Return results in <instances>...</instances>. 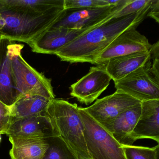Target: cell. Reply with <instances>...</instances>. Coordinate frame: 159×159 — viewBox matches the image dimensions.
Instances as JSON below:
<instances>
[{"label": "cell", "mask_w": 159, "mask_h": 159, "mask_svg": "<svg viewBox=\"0 0 159 159\" xmlns=\"http://www.w3.org/2000/svg\"><path fill=\"white\" fill-rule=\"evenodd\" d=\"M150 7L137 13L111 18L65 45L55 55L65 62L94 64L97 57L120 34L140 25L147 16Z\"/></svg>", "instance_id": "6da1fadb"}, {"label": "cell", "mask_w": 159, "mask_h": 159, "mask_svg": "<svg viewBox=\"0 0 159 159\" xmlns=\"http://www.w3.org/2000/svg\"><path fill=\"white\" fill-rule=\"evenodd\" d=\"M65 10L39 14L18 5L14 0H0V35L12 41L28 43L53 25Z\"/></svg>", "instance_id": "7a4b0ae2"}, {"label": "cell", "mask_w": 159, "mask_h": 159, "mask_svg": "<svg viewBox=\"0 0 159 159\" xmlns=\"http://www.w3.org/2000/svg\"><path fill=\"white\" fill-rule=\"evenodd\" d=\"M45 112L52 120L57 134L69 146L78 159H91L85 144L79 107L66 100H51Z\"/></svg>", "instance_id": "3957f363"}, {"label": "cell", "mask_w": 159, "mask_h": 159, "mask_svg": "<svg viewBox=\"0 0 159 159\" xmlns=\"http://www.w3.org/2000/svg\"><path fill=\"white\" fill-rule=\"evenodd\" d=\"M23 44L16 43L12 57V69L16 89L21 95L37 94L55 98L51 80L37 71L21 54Z\"/></svg>", "instance_id": "277c9868"}, {"label": "cell", "mask_w": 159, "mask_h": 159, "mask_svg": "<svg viewBox=\"0 0 159 159\" xmlns=\"http://www.w3.org/2000/svg\"><path fill=\"white\" fill-rule=\"evenodd\" d=\"M84 134L91 159H126L121 145L112 134L79 107Z\"/></svg>", "instance_id": "5b68a950"}, {"label": "cell", "mask_w": 159, "mask_h": 159, "mask_svg": "<svg viewBox=\"0 0 159 159\" xmlns=\"http://www.w3.org/2000/svg\"><path fill=\"white\" fill-rule=\"evenodd\" d=\"M114 82L116 90L140 102L159 99V73L152 67L151 57L144 66Z\"/></svg>", "instance_id": "8992f818"}, {"label": "cell", "mask_w": 159, "mask_h": 159, "mask_svg": "<svg viewBox=\"0 0 159 159\" xmlns=\"http://www.w3.org/2000/svg\"><path fill=\"white\" fill-rule=\"evenodd\" d=\"M141 103L127 94L116 90L112 94L97 99L84 110L107 130L123 112Z\"/></svg>", "instance_id": "52a82bcc"}, {"label": "cell", "mask_w": 159, "mask_h": 159, "mask_svg": "<svg viewBox=\"0 0 159 159\" xmlns=\"http://www.w3.org/2000/svg\"><path fill=\"white\" fill-rule=\"evenodd\" d=\"M131 1L129 0L127 3L119 6L65 10L61 17L51 27H63L74 30L91 27L114 17L119 11Z\"/></svg>", "instance_id": "ba28073f"}, {"label": "cell", "mask_w": 159, "mask_h": 159, "mask_svg": "<svg viewBox=\"0 0 159 159\" xmlns=\"http://www.w3.org/2000/svg\"><path fill=\"white\" fill-rule=\"evenodd\" d=\"M137 27L130 28L120 34L97 57L94 64L105 65L115 57L150 51L152 45L144 35L136 30Z\"/></svg>", "instance_id": "9c48e42d"}, {"label": "cell", "mask_w": 159, "mask_h": 159, "mask_svg": "<svg viewBox=\"0 0 159 159\" xmlns=\"http://www.w3.org/2000/svg\"><path fill=\"white\" fill-rule=\"evenodd\" d=\"M111 80L105 65L91 67L87 74L70 86V96L82 104L90 105L107 88Z\"/></svg>", "instance_id": "30bf717a"}, {"label": "cell", "mask_w": 159, "mask_h": 159, "mask_svg": "<svg viewBox=\"0 0 159 159\" xmlns=\"http://www.w3.org/2000/svg\"><path fill=\"white\" fill-rule=\"evenodd\" d=\"M106 22L91 27L80 30L70 29L63 27H51L27 44L31 47V50L34 52L55 55L59 49L81 35L99 26Z\"/></svg>", "instance_id": "8fae6325"}, {"label": "cell", "mask_w": 159, "mask_h": 159, "mask_svg": "<svg viewBox=\"0 0 159 159\" xmlns=\"http://www.w3.org/2000/svg\"><path fill=\"white\" fill-rule=\"evenodd\" d=\"M6 134L9 137L46 139L57 136L52 120L45 111L17 119H11Z\"/></svg>", "instance_id": "7c38bea8"}, {"label": "cell", "mask_w": 159, "mask_h": 159, "mask_svg": "<svg viewBox=\"0 0 159 159\" xmlns=\"http://www.w3.org/2000/svg\"><path fill=\"white\" fill-rule=\"evenodd\" d=\"M15 44V42L6 38L0 40V101L9 107L20 97L12 69V57Z\"/></svg>", "instance_id": "4fadbf2b"}, {"label": "cell", "mask_w": 159, "mask_h": 159, "mask_svg": "<svg viewBox=\"0 0 159 159\" xmlns=\"http://www.w3.org/2000/svg\"><path fill=\"white\" fill-rule=\"evenodd\" d=\"M141 112L131 134L132 142L149 139L159 144V99L141 102Z\"/></svg>", "instance_id": "5bb4252c"}, {"label": "cell", "mask_w": 159, "mask_h": 159, "mask_svg": "<svg viewBox=\"0 0 159 159\" xmlns=\"http://www.w3.org/2000/svg\"><path fill=\"white\" fill-rule=\"evenodd\" d=\"M150 57L151 50L131 54L111 59L105 64V67L111 80L117 81L144 66Z\"/></svg>", "instance_id": "9a60e30c"}, {"label": "cell", "mask_w": 159, "mask_h": 159, "mask_svg": "<svg viewBox=\"0 0 159 159\" xmlns=\"http://www.w3.org/2000/svg\"><path fill=\"white\" fill-rule=\"evenodd\" d=\"M141 103L120 114L107 131L121 146H132L134 143L131 134L137 122L141 112Z\"/></svg>", "instance_id": "2e32d148"}, {"label": "cell", "mask_w": 159, "mask_h": 159, "mask_svg": "<svg viewBox=\"0 0 159 159\" xmlns=\"http://www.w3.org/2000/svg\"><path fill=\"white\" fill-rule=\"evenodd\" d=\"M11 159H43L49 144L45 139L9 137Z\"/></svg>", "instance_id": "e0dca14e"}, {"label": "cell", "mask_w": 159, "mask_h": 159, "mask_svg": "<svg viewBox=\"0 0 159 159\" xmlns=\"http://www.w3.org/2000/svg\"><path fill=\"white\" fill-rule=\"evenodd\" d=\"M51 99L37 94L25 95L19 97L10 107L11 119H17L43 113Z\"/></svg>", "instance_id": "ac0fdd59"}, {"label": "cell", "mask_w": 159, "mask_h": 159, "mask_svg": "<svg viewBox=\"0 0 159 159\" xmlns=\"http://www.w3.org/2000/svg\"><path fill=\"white\" fill-rule=\"evenodd\" d=\"M49 147L43 159H78L72 150L58 136L45 139Z\"/></svg>", "instance_id": "d6986e66"}, {"label": "cell", "mask_w": 159, "mask_h": 159, "mask_svg": "<svg viewBox=\"0 0 159 159\" xmlns=\"http://www.w3.org/2000/svg\"><path fill=\"white\" fill-rule=\"evenodd\" d=\"M122 147L126 159H158L159 144L152 148L134 145Z\"/></svg>", "instance_id": "ffe728a7"}, {"label": "cell", "mask_w": 159, "mask_h": 159, "mask_svg": "<svg viewBox=\"0 0 159 159\" xmlns=\"http://www.w3.org/2000/svg\"><path fill=\"white\" fill-rule=\"evenodd\" d=\"M110 5L106 0H64L65 10L98 8Z\"/></svg>", "instance_id": "44dd1931"}, {"label": "cell", "mask_w": 159, "mask_h": 159, "mask_svg": "<svg viewBox=\"0 0 159 159\" xmlns=\"http://www.w3.org/2000/svg\"><path fill=\"white\" fill-rule=\"evenodd\" d=\"M152 0H132L115 14L114 17H122L142 11L150 6Z\"/></svg>", "instance_id": "7402d4cb"}, {"label": "cell", "mask_w": 159, "mask_h": 159, "mask_svg": "<svg viewBox=\"0 0 159 159\" xmlns=\"http://www.w3.org/2000/svg\"><path fill=\"white\" fill-rule=\"evenodd\" d=\"M11 120L10 107L0 101V133L6 134Z\"/></svg>", "instance_id": "603a6c76"}, {"label": "cell", "mask_w": 159, "mask_h": 159, "mask_svg": "<svg viewBox=\"0 0 159 159\" xmlns=\"http://www.w3.org/2000/svg\"><path fill=\"white\" fill-rule=\"evenodd\" d=\"M159 1L152 0L147 16H149L155 20L157 23L159 22Z\"/></svg>", "instance_id": "cb8c5ba5"}, {"label": "cell", "mask_w": 159, "mask_h": 159, "mask_svg": "<svg viewBox=\"0 0 159 159\" xmlns=\"http://www.w3.org/2000/svg\"><path fill=\"white\" fill-rule=\"evenodd\" d=\"M1 134H2L0 133V142H1Z\"/></svg>", "instance_id": "d4e9b609"}, {"label": "cell", "mask_w": 159, "mask_h": 159, "mask_svg": "<svg viewBox=\"0 0 159 159\" xmlns=\"http://www.w3.org/2000/svg\"><path fill=\"white\" fill-rule=\"evenodd\" d=\"M2 36H1V35H0V40L2 39Z\"/></svg>", "instance_id": "484cf974"}, {"label": "cell", "mask_w": 159, "mask_h": 159, "mask_svg": "<svg viewBox=\"0 0 159 159\" xmlns=\"http://www.w3.org/2000/svg\"></svg>", "instance_id": "4316f807"}]
</instances>
